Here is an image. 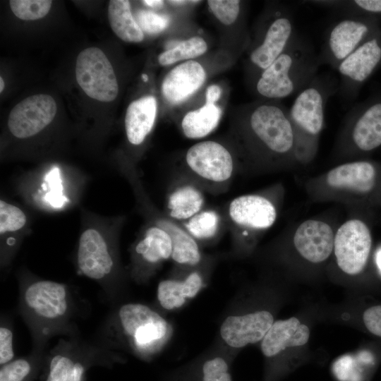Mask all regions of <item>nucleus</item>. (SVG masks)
Wrapping results in <instances>:
<instances>
[{
    "label": "nucleus",
    "mask_w": 381,
    "mask_h": 381,
    "mask_svg": "<svg viewBox=\"0 0 381 381\" xmlns=\"http://www.w3.org/2000/svg\"><path fill=\"white\" fill-rule=\"evenodd\" d=\"M320 65L312 42L297 33L284 52L260 73L256 90L271 99L298 94L318 75Z\"/></svg>",
    "instance_id": "obj_1"
},
{
    "label": "nucleus",
    "mask_w": 381,
    "mask_h": 381,
    "mask_svg": "<svg viewBox=\"0 0 381 381\" xmlns=\"http://www.w3.org/2000/svg\"><path fill=\"white\" fill-rule=\"evenodd\" d=\"M339 90V78L330 73L318 74L296 95L289 109V117L295 137L296 154L308 157L315 150L328 99Z\"/></svg>",
    "instance_id": "obj_2"
},
{
    "label": "nucleus",
    "mask_w": 381,
    "mask_h": 381,
    "mask_svg": "<svg viewBox=\"0 0 381 381\" xmlns=\"http://www.w3.org/2000/svg\"><path fill=\"white\" fill-rule=\"evenodd\" d=\"M121 332L130 347L142 357L158 353L171 334L168 322L146 305L131 303L123 305L118 311Z\"/></svg>",
    "instance_id": "obj_3"
},
{
    "label": "nucleus",
    "mask_w": 381,
    "mask_h": 381,
    "mask_svg": "<svg viewBox=\"0 0 381 381\" xmlns=\"http://www.w3.org/2000/svg\"><path fill=\"white\" fill-rule=\"evenodd\" d=\"M248 127L262 147L277 155H286L295 149L294 130L289 109L281 104L262 103L251 109Z\"/></svg>",
    "instance_id": "obj_4"
},
{
    "label": "nucleus",
    "mask_w": 381,
    "mask_h": 381,
    "mask_svg": "<svg viewBox=\"0 0 381 381\" xmlns=\"http://www.w3.org/2000/svg\"><path fill=\"white\" fill-rule=\"evenodd\" d=\"M185 161L190 173L198 182L212 188L229 183L234 169L233 157L222 144L212 140L191 146Z\"/></svg>",
    "instance_id": "obj_5"
},
{
    "label": "nucleus",
    "mask_w": 381,
    "mask_h": 381,
    "mask_svg": "<svg viewBox=\"0 0 381 381\" xmlns=\"http://www.w3.org/2000/svg\"><path fill=\"white\" fill-rule=\"evenodd\" d=\"M75 78L80 87L92 99L109 102L117 97L119 85L114 68L99 48L88 47L80 52Z\"/></svg>",
    "instance_id": "obj_6"
},
{
    "label": "nucleus",
    "mask_w": 381,
    "mask_h": 381,
    "mask_svg": "<svg viewBox=\"0 0 381 381\" xmlns=\"http://www.w3.org/2000/svg\"><path fill=\"white\" fill-rule=\"evenodd\" d=\"M27 312L40 323L54 325L65 320L71 309L67 286L50 280H37L28 284L22 294Z\"/></svg>",
    "instance_id": "obj_7"
},
{
    "label": "nucleus",
    "mask_w": 381,
    "mask_h": 381,
    "mask_svg": "<svg viewBox=\"0 0 381 381\" xmlns=\"http://www.w3.org/2000/svg\"><path fill=\"white\" fill-rule=\"evenodd\" d=\"M267 20L260 40L249 54L250 63L260 73L284 52L298 33L292 8L279 7Z\"/></svg>",
    "instance_id": "obj_8"
},
{
    "label": "nucleus",
    "mask_w": 381,
    "mask_h": 381,
    "mask_svg": "<svg viewBox=\"0 0 381 381\" xmlns=\"http://www.w3.org/2000/svg\"><path fill=\"white\" fill-rule=\"evenodd\" d=\"M371 25L358 16H344L327 30L319 54L321 64H339L369 37Z\"/></svg>",
    "instance_id": "obj_9"
},
{
    "label": "nucleus",
    "mask_w": 381,
    "mask_h": 381,
    "mask_svg": "<svg viewBox=\"0 0 381 381\" xmlns=\"http://www.w3.org/2000/svg\"><path fill=\"white\" fill-rule=\"evenodd\" d=\"M369 229L361 220L344 223L334 236V248L338 266L348 274H357L365 267L371 248Z\"/></svg>",
    "instance_id": "obj_10"
},
{
    "label": "nucleus",
    "mask_w": 381,
    "mask_h": 381,
    "mask_svg": "<svg viewBox=\"0 0 381 381\" xmlns=\"http://www.w3.org/2000/svg\"><path fill=\"white\" fill-rule=\"evenodd\" d=\"M381 61V43L376 37H369L337 66L338 92L350 100L358 85L366 80Z\"/></svg>",
    "instance_id": "obj_11"
},
{
    "label": "nucleus",
    "mask_w": 381,
    "mask_h": 381,
    "mask_svg": "<svg viewBox=\"0 0 381 381\" xmlns=\"http://www.w3.org/2000/svg\"><path fill=\"white\" fill-rule=\"evenodd\" d=\"M57 111L54 99L47 94L26 97L11 111L8 119L10 132L18 138L32 137L47 126Z\"/></svg>",
    "instance_id": "obj_12"
},
{
    "label": "nucleus",
    "mask_w": 381,
    "mask_h": 381,
    "mask_svg": "<svg viewBox=\"0 0 381 381\" xmlns=\"http://www.w3.org/2000/svg\"><path fill=\"white\" fill-rule=\"evenodd\" d=\"M77 265L83 275L96 281L105 279L112 272L115 262L110 246L97 229L88 228L81 234Z\"/></svg>",
    "instance_id": "obj_13"
},
{
    "label": "nucleus",
    "mask_w": 381,
    "mask_h": 381,
    "mask_svg": "<svg viewBox=\"0 0 381 381\" xmlns=\"http://www.w3.org/2000/svg\"><path fill=\"white\" fill-rule=\"evenodd\" d=\"M273 323V316L267 310L230 315L223 321L220 335L228 346L239 349L262 340Z\"/></svg>",
    "instance_id": "obj_14"
},
{
    "label": "nucleus",
    "mask_w": 381,
    "mask_h": 381,
    "mask_svg": "<svg viewBox=\"0 0 381 381\" xmlns=\"http://www.w3.org/2000/svg\"><path fill=\"white\" fill-rule=\"evenodd\" d=\"M228 214L230 221L239 227L260 230L274 223L277 211L267 198L258 195H244L231 201Z\"/></svg>",
    "instance_id": "obj_15"
},
{
    "label": "nucleus",
    "mask_w": 381,
    "mask_h": 381,
    "mask_svg": "<svg viewBox=\"0 0 381 381\" xmlns=\"http://www.w3.org/2000/svg\"><path fill=\"white\" fill-rule=\"evenodd\" d=\"M334 236L330 226L318 220H307L296 229L294 243L307 260L318 263L325 260L334 248Z\"/></svg>",
    "instance_id": "obj_16"
},
{
    "label": "nucleus",
    "mask_w": 381,
    "mask_h": 381,
    "mask_svg": "<svg viewBox=\"0 0 381 381\" xmlns=\"http://www.w3.org/2000/svg\"><path fill=\"white\" fill-rule=\"evenodd\" d=\"M205 71L198 61L190 60L170 71L163 80L162 92L171 104L186 100L204 83Z\"/></svg>",
    "instance_id": "obj_17"
},
{
    "label": "nucleus",
    "mask_w": 381,
    "mask_h": 381,
    "mask_svg": "<svg viewBox=\"0 0 381 381\" xmlns=\"http://www.w3.org/2000/svg\"><path fill=\"white\" fill-rule=\"evenodd\" d=\"M310 337V330L296 318L274 322L261 342L263 355L272 358L287 347L303 346Z\"/></svg>",
    "instance_id": "obj_18"
},
{
    "label": "nucleus",
    "mask_w": 381,
    "mask_h": 381,
    "mask_svg": "<svg viewBox=\"0 0 381 381\" xmlns=\"http://www.w3.org/2000/svg\"><path fill=\"white\" fill-rule=\"evenodd\" d=\"M353 115L351 139L362 151H370L381 145V102L370 104Z\"/></svg>",
    "instance_id": "obj_19"
},
{
    "label": "nucleus",
    "mask_w": 381,
    "mask_h": 381,
    "mask_svg": "<svg viewBox=\"0 0 381 381\" xmlns=\"http://www.w3.org/2000/svg\"><path fill=\"white\" fill-rule=\"evenodd\" d=\"M375 171L368 162H353L343 164L329 171L327 183L334 188L368 193L375 184Z\"/></svg>",
    "instance_id": "obj_20"
},
{
    "label": "nucleus",
    "mask_w": 381,
    "mask_h": 381,
    "mask_svg": "<svg viewBox=\"0 0 381 381\" xmlns=\"http://www.w3.org/2000/svg\"><path fill=\"white\" fill-rule=\"evenodd\" d=\"M157 115V100L146 96L132 102L125 116V130L128 140L140 145L152 131Z\"/></svg>",
    "instance_id": "obj_21"
},
{
    "label": "nucleus",
    "mask_w": 381,
    "mask_h": 381,
    "mask_svg": "<svg viewBox=\"0 0 381 381\" xmlns=\"http://www.w3.org/2000/svg\"><path fill=\"white\" fill-rule=\"evenodd\" d=\"M205 196L193 182H181L174 186L167 198L169 218L183 222L203 210Z\"/></svg>",
    "instance_id": "obj_22"
},
{
    "label": "nucleus",
    "mask_w": 381,
    "mask_h": 381,
    "mask_svg": "<svg viewBox=\"0 0 381 381\" xmlns=\"http://www.w3.org/2000/svg\"><path fill=\"white\" fill-rule=\"evenodd\" d=\"M202 286V277L196 271L190 273L183 280H162L157 286V300L164 309L179 308L187 299L196 296Z\"/></svg>",
    "instance_id": "obj_23"
},
{
    "label": "nucleus",
    "mask_w": 381,
    "mask_h": 381,
    "mask_svg": "<svg viewBox=\"0 0 381 381\" xmlns=\"http://www.w3.org/2000/svg\"><path fill=\"white\" fill-rule=\"evenodd\" d=\"M156 224L169 234L172 242L171 258L176 263L190 267L200 263L202 255L198 242L181 224L169 218L159 219Z\"/></svg>",
    "instance_id": "obj_24"
},
{
    "label": "nucleus",
    "mask_w": 381,
    "mask_h": 381,
    "mask_svg": "<svg viewBox=\"0 0 381 381\" xmlns=\"http://www.w3.org/2000/svg\"><path fill=\"white\" fill-rule=\"evenodd\" d=\"M135 253L147 265L160 264L171 258V238L167 231L155 224L145 231L135 246Z\"/></svg>",
    "instance_id": "obj_25"
},
{
    "label": "nucleus",
    "mask_w": 381,
    "mask_h": 381,
    "mask_svg": "<svg viewBox=\"0 0 381 381\" xmlns=\"http://www.w3.org/2000/svg\"><path fill=\"white\" fill-rule=\"evenodd\" d=\"M108 18L111 28L123 41L126 42L143 41V32L133 17L128 1H110L108 6Z\"/></svg>",
    "instance_id": "obj_26"
},
{
    "label": "nucleus",
    "mask_w": 381,
    "mask_h": 381,
    "mask_svg": "<svg viewBox=\"0 0 381 381\" xmlns=\"http://www.w3.org/2000/svg\"><path fill=\"white\" fill-rule=\"evenodd\" d=\"M221 109L215 104L205 103L198 109L188 112L181 122L184 135L191 139H198L210 134L219 124Z\"/></svg>",
    "instance_id": "obj_27"
},
{
    "label": "nucleus",
    "mask_w": 381,
    "mask_h": 381,
    "mask_svg": "<svg viewBox=\"0 0 381 381\" xmlns=\"http://www.w3.org/2000/svg\"><path fill=\"white\" fill-rule=\"evenodd\" d=\"M182 223L183 228L196 241H207L218 234L221 226V217L214 210H202Z\"/></svg>",
    "instance_id": "obj_28"
},
{
    "label": "nucleus",
    "mask_w": 381,
    "mask_h": 381,
    "mask_svg": "<svg viewBox=\"0 0 381 381\" xmlns=\"http://www.w3.org/2000/svg\"><path fill=\"white\" fill-rule=\"evenodd\" d=\"M207 49V43L202 38L193 37L160 54L158 61L162 66H168L181 60L198 57Z\"/></svg>",
    "instance_id": "obj_29"
},
{
    "label": "nucleus",
    "mask_w": 381,
    "mask_h": 381,
    "mask_svg": "<svg viewBox=\"0 0 381 381\" xmlns=\"http://www.w3.org/2000/svg\"><path fill=\"white\" fill-rule=\"evenodd\" d=\"M84 367L70 356L58 353L52 357L46 381H83Z\"/></svg>",
    "instance_id": "obj_30"
},
{
    "label": "nucleus",
    "mask_w": 381,
    "mask_h": 381,
    "mask_svg": "<svg viewBox=\"0 0 381 381\" xmlns=\"http://www.w3.org/2000/svg\"><path fill=\"white\" fill-rule=\"evenodd\" d=\"M308 4L333 9L344 16H357L358 13H381V0L307 1Z\"/></svg>",
    "instance_id": "obj_31"
},
{
    "label": "nucleus",
    "mask_w": 381,
    "mask_h": 381,
    "mask_svg": "<svg viewBox=\"0 0 381 381\" xmlns=\"http://www.w3.org/2000/svg\"><path fill=\"white\" fill-rule=\"evenodd\" d=\"M50 0H11L10 8L13 14L21 20H35L44 17L49 11Z\"/></svg>",
    "instance_id": "obj_32"
},
{
    "label": "nucleus",
    "mask_w": 381,
    "mask_h": 381,
    "mask_svg": "<svg viewBox=\"0 0 381 381\" xmlns=\"http://www.w3.org/2000/svg\"><path fill=\"white\" fill-rule=\"evenodd\" d=\"M26 222V215L20 208L4 200L0 201L1 235L21 229Z\"/></svg>",
    "instance_id": "obj_33"
},
{
    "label": "nucleus",
    "mask_w": 381,
    "mask_h": 381,
    "mask_svg": "<svg viewBox=\"0 0 381 381\" xmlns=\"http://www.w3.org/2000/svg\"><path fill=\"white\" fill-rule=\"evenodd\" d=\"M207 4L215 17L223 24H233L240 13V1L209 0Z\"/></svg>",
    "instance_id": "obj_34"
},
{
    "label": "nucleus",
    "mask_w": 381,
    "mask_h": 381,
    "mask_svg": "<svg viewBox=\"0 0 381 381\" xmlns=\"http://www.w3.org/2000/svg\"><path fill=\"white\" fill-rule=\"evenodd\" d=\"M200 381H232L227 361L220 356L206 361L202 367Z\"/></svg>",
    "instance_id": "obj_35"
},
{
    "label": "nucleus",
    "mask_w": 381,
    "mask_h": 381,
    "mask_svg": "<svg viewBox=\"0 0 381 381\" xmlns=\"http://www.w3.org/2000/svg\"><path fill=\"white\" fill-rule=\"evenodd\" d=\"M137 23L142 30L148 34H157L164 30L169 25V18L164 15L150 11L141 10L137 13Z\"/></svg>",
    "instance_id": "obj_36"
},
{
    "label": "nucleus",
    "mask_w": 381,
    "mask_h": 381,
    "mask_svg": "<svg viewBox=\"0 0 381 381\" xmlns=\"http://www.w3.org/2000/svg\"><path fill=\"white\" fill-rule=\"evenodd\" d=\"M31 371V365L25 358L12 361L0 370V381H23Z\"/></svg>",
    "instance_id": "obj_37"
},
{
    "label": "nucleus",
    "mask_w": 381,
    "mask_h": 381,
    "mask_svg": "<svg viewBox=\"0 0 381 381\" xmlns=\"http://www.w3.org/2000/svg\"><path fill=\"white\" fill-rule=\"evenodd\" d=\"M14 357L13 334L6 326L0 327V364L2 365L12 361Z\"/></svg>",
    "instance_id": "obj_38"
},
{
    "label": "nucleus",
    "mask_w": 381,
    "mask_h": 381,
    "mask_svg": "<svg viewBox=\"0 0 381 381\" xmlns=\"http://www.w3.org/2000/svg\"><path fill=\"white\" fill-rule=\"evenodd\" d=\"M366 328L373 334L381 337V306L366 309L363 315Z\"/></svg>",
    "instance_id": "obj_39"
},
{
    "label": "nucleus",
    "mask_w": 381,
    "mask_h": 381,
    "mask_svg": "<svg viewBox=\"0 0 381 381\" xmlns=\"http://www.w3.org/2000/svg\"><path fill=\"white\" fill-rule=\"evenodd\" d=\"M221 96V89L216 85L208 87L206 91V102L214 104Z\"/></svg>",
    "instance_id": "obj_40"
},
{
    "label": "nucleus",
    "mask_w": 381,
    "mask_h": 381,
    "mask_svg": "<svg viewBox=\"0 0 381 381\" xmlns=\"http://www.w3.org/2000/svg\"><path fill=\"white\" fill-rule=\"evenodd\" d=\"M143 3L152 8H160L164 5V1L161 0H145Z\"/></svg>",
    "instance_id": "obj_41"
},
{
    "label": "nucleus",
    "mask_w": 381,
    "mask_h": 381,
    "mask_svg": "<svg viewBox=\"0 0 381 381\" xmlns=\"http://www.w3.org/2000/svg\"><path fill=\"white\" fill-rule=\"evenodd\" d=\"M195 1H183V0H174V1H168L169 3L173 4V5H184L188 3L194 2Z\"/></svg>",
    "instance_id": "obj_42"
},
{
    "label": "nucleus",
    "mask_w": 381,
    "mask_h": 381,
    "mask_svg": "<svg viewBox=\"0 0 381 381\" xmlns=\"http://www.w3.org/2000/svg\"><path fill=\"white\" fill-rule=\"evenodd\" d=\"M377 265L379 269L381 270V249L379 250L376 255Z\"/></svg>",
    "instance_id": "obj_43"
},
{
    "label": "nucleus",
    "mask_w": 381,
    "mask_h": 381,
    "mask_svg": "<svg viewBox=\"0 0 381 381\" xmlns=\"http://www.w3.org/2000/svg\"><path fill=\"white\" fill-rule=\"evenodd\" d=\"M4 88V81L2 77L0 78V92H1Z\"/></svg>",
    "instance_id": "obj_44"
},
{
    "label": "nucleus",
    "mask_w": 381,
    "mask_h": 381,
    "mask_svg": "<svg viewBox=\"0 0 381 381\" xmlns=\"http://www.w3.org/2000/svg\"><path fill=\"white\" fill-rule=\"evenodd\" d=\"M143 78L144 79L145 81L147 80V77L146 75H143Z\"/></svg>",
    "instance_id": "obj_45"
}]
</instances>
